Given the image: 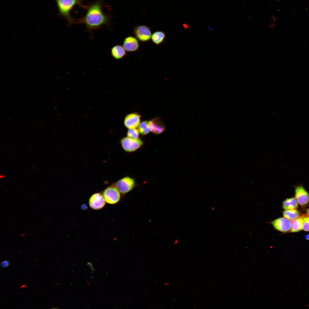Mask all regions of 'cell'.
<instances>
[{
  "instance_id": "cell-1",
  "label": "cell",
  "mask_w": 309,
  "mask_h": 309,
  "mask_svg": "<svg viewBox=\"0 0 309 309\" xmlns=\"http://www.w3.org/2000/svg\"><path fill=\"white\" fill-rule=\"evenodd\" d=\"M103 0H96L94 2L87 5L85 15L79 19H75L74 24H84L86 30L91 32L103 26H110V16L103 11Z\"/></svg>"
},
{
  "instance_id": "cell-2",
  "label": "cell",
  "mask_w": 309,
  "mask_h": 309,
  "mask_svg": "<svg viewBox=\"0 0 309 309\" xmlns=\"http://www.w3.org/2000/svg\"><path fill=\"white\" fill-rule=\"evenodd\" d=\"M58 9V15L64 19L69 26L74 23L75 19L71 15V11L76 5L86 9L87 5L83 4L84 0H55Z\"/></svg>"
},
{
  "instance_id": "cell-3",
  "label": "cell",
  "mask_w": 309,
  "mask_h": 309,
  "mask_svg": "<svg viewBox=\"0 0 309 309\" xmlns=\"http://www.w3.org/2000/svg\"><path fill=\"white\" fill-rule=\"evenodd\" d=\"M103 195L106 202L109 204H116L120 199V193L115 185L106 188L103 191Z\"/></svg>"
},
{
  "instance_id": "cell-4",
  "label": "cell",
  "mask_w": 309,
  "mask_h": 309,
  "mask_svg": "<svg viewBox=\"0 0 309 309\" xmlns=\"http://www.w3.org/2000/svg\"><path fill=\"white\" fill-rule=\"evenodd\" d=\"M120 143L124 150L128 152L134 151L140 148L143 144V142L138 138L132 139L128 137L122 138Z\"/></svg>"
},
{
  "instance_id": "cell-5",
  "label": "cell",
  "mask_w": 309,
  "mask_h": 309,
  "mask_svg": "<svg viewBox=\"0 0 309 309\" xmlns=\"http://www.w3.org/2000/svg\"><path fill=\"white\" fill-rule=\"evenodd\" d=\"M134 179L128 177H125L118 181L115 186L121 193L124 195L131 191L135 186Z\"/></svg>"
},
{
  "instance_id": "cell-6",
  "label": "cell",
  "mask_w": 309,
  "mask_h": 309,
  "mask_svg": "<svg viewBox=\"0 0 309 309\" xmlns=\"http://www.w3.org/2000/svg\"><path fill=\"white\" fill-rule=\"evenodd\" d=\"M133 34L136 38L142 42H146L151 39L152 33L150 28L145 25H139L134 29Z\"/></svg>"
},
{
  "instance_id": "cell-7",
  "label": "cell",
  "mask_w": 309,
  "mask_h": 309,
  "mask_svg": "<svg viewBox=\"0 0 309 309\" xmlns=\"http://www.w3.org/2000/svg\"><path fill=\"white\" fill-rule=\"evenodd\" d=\"M295 198L298 203L301 206L306 205L309 202V193L302 185L295 187Z\"/></svg>"
},
{
  "instance_id": "cell-8",
  "label": "cell",
  "mask_w": 309,
  "mask_h": 309,
  "mask_svg": "<svg viewBox=\"0 0 309 309\" xmlns=\"http://www.w3.org/2000/svg\"><path fill=\"white\" fill-rule=\"evenodd\" d=\"M106 202L103 194L97 193L91 196L89 199V204L92 209L98 210L104 207L105 205Z\"/></svg>"
},
{
  "instance_id": "cell-9",
  "label": "cell",
  "mask_w": 309,
  "mask_h": 309,
  "mask_svg": "<svg viewBox=\"0 0 309 309\" xmlns=\"http://www.w3.org/2000/svg\"><path fill=\"white\" fill-rule=\"evenodd\" d=\"M271 223L276 229L284 233L290 231L292 226L291 221L285 217L276 219L272 221Z\"/></svg>"
},
{
  "instance_id": "cell-10",
  "label": "cell",
  "mask_w": 309,
  "mask_h": 309,
  "mask_svg": "<svg viewBox=\"0 0 309 309\" xmlns=\"http://www.w3.org/2000/svg\"><path fill=\"white\" fill-rule=\"evenodd\" d=\"M140 116L137 113H132L128 115L124 120V125L129 129H134L140 124Z\"/></svg>"
},
{
  "instance_id": "cell-11",
  "label": "cell",
  "mask_w": 309,
  "mask_h": 309,
  "mask_svg": "<svg viewBox=\"0 0 309 309\" xmlns=\"http://www.w3.org/2000/svg\"><path fill=\"white\" fill-rule=\"evenodd\" d=\"M122 46L126 51L132 52L137 50L139 48L140 45L136 37L130 36L127 37L124 39Z\"/></svg>"
},
{
  "instance_id": "cell-12",
  "label": "cell",
  "mask_w": 309,
  "mask_h": 309,
  "mask_svg": "<svg viewBox=\"0 0 309 309\" xmlns=\"http://www.w3.org/2000/svg\"><path fill=\"white\" fill-rule=\"evenodd\" d=\"M150 130L152 133L159 134L163 132L165 127L162 122L159 118H156L149 121Z\"/></svg>"
},
{
  "instance_id": "cell-13",
  "label": "cell",
  "mask_w": 309,
  "mask_h": 309,
  "mask_svg": "<svg viewBox=\"0 0 309 309\" xmlns=\"http://www.w3.org/2000/svg\"><path fill=\"white\" fill-rule=\"evenodd\" d=\"M126 50L123 46L117 44L113 46L111 49V56L116 60L123 58L127 54Z\"/></svg>"
},
{
  "instance_id": "cell-14",
  "label": "cell",
  "mask_w": 309,
  "mask_h": 309,
  "mask_svg": "<svg viewBox=\"0 0 309 309\" xmlns=\"http://www.w3.org/2000/svg\"><path fill=\"white\" fill-rule=\"evenodd\" d=\"M282 207L285 210L296 209L298 207V203L294 197L288 198L283 201Z\"/></svg>"
},
{
  "instance_id": "cell-15",
  "label": "cell",
  "mask_w": 309,
  "mask_h": 309,
  "mask_svg": "<svg viewBox=\"0 0 309 309\" xmlns=\"http://www.w3.org/2000/svg\"><path fill=\"white\" fill-rule=\"evenodd\" d=\"M166 36V34L164 32L157 31L152 34L151 39L153 43L156 45H159L163 42Z\"/></svg>"
},
{
  "instance_id": "cell-16",
  "label": "cell",
  "mask_w": 309,
  "mask_h": 309,
  "mask_svg": "<svg viewBox=\"0 0 309 309\" xmlns=\"http://www.w3.org/2000/svg\"><path fill=\"white\" fill-rule=\"evenodd\" d=\"M284 217L290 220L295 219L300 216V213L296 209L285 210L283 211Z\"/></svg>"
},
{
  "instance_id": "cell-17",
  "label": "cell",
  "mask_w": 309,
  "mask_h": 309,
  "mask_svg": "<svg viewBox=\"0 0 309 309\" xmlns=\"http://www.w3.org/2000/svg\"><path fill=\"white\" fill-rule=\"evenodd\" d=\"M291 222L292 226L290 231L292 232H296L302 229L303 220L302 217L292 220Z\"/></svg>"
},
{
  "instance_id": "cell-18",
  "label": "cell",
  "mask_w": 309,
  "mask_h": 309,
  "mask_svg": "<svg viewBox=\"0 0 309 309\" xmlns=\"http://www.w3.org/2000/svg\"><path fill=\"white\" fill-rule=\"evenodd\" d=\"M138 130L141 135L148 134L150 130L149 121H144L141 122L138 126Z\"/></svg>"
},
{
  "instance_id": "cell-19",
  "label": "cell",
  "mask_w": 309,
  "mask_h": 309,
  "mask_svg": "<svg viewBox=\"0 0 309 309\" xmlns=\"http://www.w3.org/2000/svg\"><path fill=\"white\" fill-rule=\"evenodd\" d=\"M139 133L138 130L135 128L129 129L127 132V136L132 139L138 138Z\"/></svg>"
},
{
  "instance_id": "cell-20",
  "label": "cell",
  "mask_w": 309,
  "mask_h": 309,
  "mask_svg": "<svg viewBox=\"0 0 309 309\" xmlns=\"http://www.w3.org/2000/svg\"><path fill=\"white\" fill-rule=\"evenodd\" d=\"M302 217V229L305 231H309V217L308 215L304 216Z\"/></svg>"
},
{
  "instance_id": "cell-21",
  "label": "cell",
  "mask_w": 309,
  "mask_h": 309,
  "mask_svg": "<svg viewBox=\"0 0 309 309\" xmlns=\"http://www.w3.org/2000/svg\"><path fill=\"white\" fill-rule=\"evenodd\" d=\"M9 265V262L7 260H4L1 262V266L3 268L7 267Z\"/></svg>"
},
{
  "instance_id": "cell-22",
  "label": "cell",
  "mask_w": 309,
  "mask_h": 309,
  "mask_svg": "<svg viewBox=\"0 0 309 309\" xmlns=\"http://www.w3.org/2000/svg\"><path fill=\"white\" fill-rule=\"evenodd\" d=\"M305 238L306 239L309 240V234L306 235Z\"/></svg>"
},
{
  "instance_id": "cell-23",
  "label": "cell",
  "mask_w": 309,
  "mask_h": 309,
  "mask_svg": "<svg viewBox=\"0 0 309 309\" xmlns=\"http://www.w3.org/2000/svg\"><path fill=\"white\" fill-rule=\"evenodd\" d=\"M27 287V285L26 284H24V285H23L22 286H21V287H20V288H25V287Z\"/></svg>"
},
{
  "instance_id": "cell-24",
  "label": "cell",
  "mask_w": 309,
  "mask_h": 309,
  "mask_svg": "<svg viewBox=\"0 0 309 309\" xmlns=\"http://www.w3.org/2000/svg\"><path fill=\"white\" fill-rule=\"evenodd\" d=\"M307 212L308 215V216L309 217V209L307 210Z\"/></svg>"
},
{
  "instance_id": "cell-25",
  "label": "cell",
  "mask_w": 309,
  "mask_h": 309,
  "mask_svg": "<svg viewBox=\"0 0 309 309\" xmlns=\"http://www.w3.org/2000/svg\"><path fill=\"white\" fill-rule=\"evenodd\" d=\"M169 284V283L168 282H166L164 284V285L165 286H167Z\"/></svg>"
},
{
  "instance_id": "cell-26",
  "label": "cell",
  "mask_w": 309,
  "mask_h": 309,
  "mask_svg": "<svg viewBox=\"0 0 309 309\" xmlns=\"http://www.w3.org/2000/svg\"><path fill=\"white\" fill-rule=\"evenodd\" d=\"M3 177H4V176H3V175H0V178H3Z\"/></svg>"
},
{
  "instance_id": "cell-27",
  "label": "cell",
  "mask_w": 309,
  "mask_h": 309,
  "mask_svg": "<svg viewBox=\"0 0 309 309\" xmlns=\"http://www.w3.org/2000/svg\"><path fill=\"white\" fill-rule=\"evenodd\" d=\"M51 308V309H58V308Z\"/></svg>"
}]
</instances>
